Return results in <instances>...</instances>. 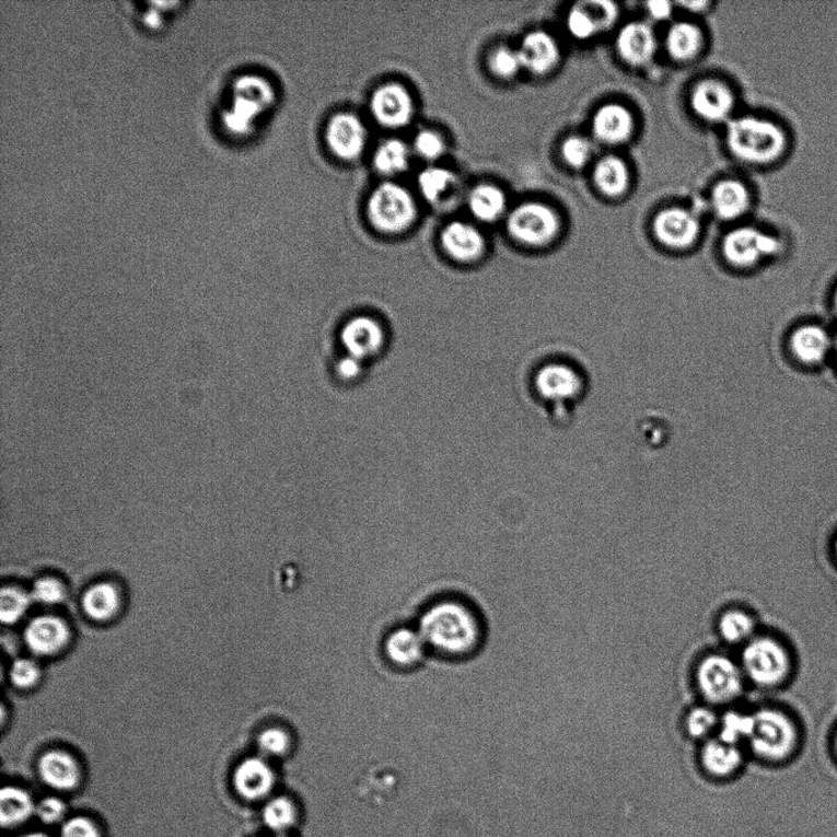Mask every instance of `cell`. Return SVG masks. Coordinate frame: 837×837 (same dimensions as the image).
Masks as SVG:
<instances>
[{
	"mask_svg": "<svg viewBox=\"0 0 837 837\" xmlns=\"http://www.w3.org/2000/svg\"><path fill=\"white\" fill-rule=\"evenodd\" d=\"M833 305H834V311H835V313L837 315V288H836V290L834 292Z\"/></svg>",
	"mask_w": 837,
	"mask_h": 837,
	"instance_id": "cell-54",
	"label": "cell"
},
{
	"mask_svg": "<svg viewBox=\"0 0 837 837\" xmlns=\"http://www.w3.org/2000/svg\"><path fill=\"white\" fill-rule=\"evenodd\" d=\"M701 43L702 37L699 27L689 23L673 25L666 38L669 54L676 60H689L696 57Z\"/></svg>",
	"mask_w": 837,
	"mask_h": 837,
	"instance_id": "cell-32",
	"label": "cell"
},
{
	"mask_svg": "<svg viewBox=\"0 0 837 837\" xmlns=\"http://www.w3.org/2000/svg\"><path fill=\"white\" fill-rule=\"evenodd\" d=\"M19 837H48V836L45 834L34 833V834H27V835H23Z\"/></svg>",
	"mask_w": 837,
	"mask_h": 837,
	"instance_id": "cell-53",
	"label": "cell"
},
{
	"mask_svg": "<svg viewBox=\"0 0 837 837\" xmlns=\"http://www.w3.org/2000/svg\"><path fill=\"white\" fill-rule=\"evenodd\" d=\"M420 635L427 646L461 656L477 648L481 628L472 611L458 602L445 601L425 612Z\"/></svg>",
	"mask_w": 837,
	"mask_h": 837,
	"instance_id": "cell-2",
	"label": "cell"
},
{
	"mask_svg": "<svg viewBox=\"0 0 837 837\" xmlns=\"http://www.w3.org/2000/svg\"><path fill=\"white\" fill-rule=\"evenodd\" d=\"M834 555L837 560V536L835 537V540H834Z\"/></svg>",
	"mask_w": 837,
	"mask_h": 837,
	"instance_id": "cell-55",
	"label": "cell"
},
{
	"mask_svg": "<svg viewBox=\"0 0 837 837\" xmlns=\"http://www.w3.org/2000/svg\"><path fill=\"white\" fill-rule=\"evenodd\" d=\"M523 68L531 73L543 75L559 62V47L556 39L545 32H533L525 36L518 49Z\"/></svg>",
	"mask_w": 837,
	"mask_h": 837,
	"instance_id": "cell-22",
	"label": "cell"
},
{
	"mask_svg": "<svg viewBox=\"0 0 837 837\" xmlns=\"http://www.w3.org/2000/svg\"><path fill=\"white\" fill-rule=\"evenodd\" d=\"M753 713L729 711L723 714L719 723V739L730 744L740 745L748 742L753 731Z\"/></svg>",
	"mask_w": 837,
	"mask_h": 837,
	"instance_id": "cell-37",
	"label": "cell"
},
{
	"mask_svg": "<svg viewBox=\"0 0 837 837\" xmlns=\"http://www.w3.org/2000/svg\"><path fill=\"white\" fill-rule=\"evenodd\" d=\"M833 356L836 362L837 367V334L834 336V349H833Z\"/></svg>",
	"mask_w": 837,
	"mask_h": 837,
	"instance_id": "cell-52",
	"label": "cell"
},
{
	"mask_svg": "<svg viewBox=\"0 0 837 837\" xmlns=\"http://www.w3.org/2000/svg\"><path fill=\"white\" fill-rule=\"evenodd\" d=\"M119 596L115 586L101 583L91 586L83 597L85 614L95 620H106L116 615Z\"/></svg>",
	"mask_w": 837,
	"mask_h": 837,
	"instance_id": "cell-33",
	"label": "cell"
},
{
	"mask_svg": "<svg viewBox=\"0 0 837 837\" xmlns=\"http://www.w3.org/2000/svg\"><path fill=\"white\" fill-rule=\"evenodd\" d=\"M699 221L686 209L670 208L662 210L653 220V232L666 247L684 249L696 243L699 237Z\"/></svg>",
	"mask_w": 837,
	"mask_h": 837,
	"instance_id": "cell-14",
	"label": "cell"
},
{
	"mask_svg": "<svg viewBox=\"0 0 837 837\" xmlns=\"http://www.w3.org/2000/svg\"><path fill=\"white\" fill-rule=\"evenodd\" d=\"M755 628L754 618L743 609H729L719 619L720 636L732 646L747 644L755 637Z\"/></svg>",
	"mask_w": 837,
	"mask_h": 837,
	"instance_id": "cell-34",
	"label": "cell"
},
{
	"mask_svg": "<svg viewBox=\"0 0 837 837\" xmlns=\"http://www.w3.org/2000/svg\"><path fill=\"white\" fill-rule=\"evenodd\" d=\"M712 209L722 220H736L744 216L751 206V196L743 183L726 179L718 183L711 194Z\"/></svg>",
	"mask_w": 837,
	"mask_h": 837,
	"instance_id": "cell-26",
	"label": "cell"
},
{
	"mask_svg": "<svg viewBox=\"0 0 837 837\" xmlns=\"http://www.w3.org/2000/svg\"><path fill=\"white\" fill-rule=\"evenodd\" d=\"M455 183L454 173L442 167L426 168L418 176V188H420L425 199L435 202L453 187Z\"/></svg>",
	"mask_w": 837,
	"mask_h": 837,
	"instance_id": "cell-38",
	"label": "cell"
},
{
	"mask_svg": "<svg viewBox=\"0 0 837 837\" xmlns=\"http://www.w3.org/2000/svg\"><path fill=\"white\" fill-rule=\"evenodd\" d=\"M832 749H833L834 758L837 762V729L834 732Z\"/></svg>",
	"mask_w": 837,
	"mask_h": 837,
	"instance_id": "cell-51",
	"label": "cell"
},
{
	"mask_svg": "<svg viewBox=\"0 0 837 837\" xmlns=\"http://www.w3.org/2000/svg\"><path fill=\"white\" fill-rule=\"evenodd\" d=\"M67 806L63 801L56 798H47L36 805L37 818L45 824H55L63 819Z\"/></svg>",
	"mask_w": 837,
	"mask_h": 837,
	"instance_id": "cell-48",
	"label": "cell"
},
{
	"mask_svg": "<svg viewBox=\"0 0 837 837\" xmlns=\"http://www.w3.org/2000/svg\"><path fill=\"white\" fill-rule=\"evenodd\" d=\"M720 720L717 712L708 707H698L689 711L686 719V729L693 739L708 737L719 729Z\"/></svg>",
	"mask_w": 837,
	"mask_h": 837,
	"instance_id": "cell-41",
	"label": "cell"
},
{
	"mask_svg": "<svg viewBox=\"0 0 837 837\" xmlns=\"http://www.w3.org/2000/svg\"><path fill=\"white\" fill-rule=\"evenodd\" d=\"M691 107L696 114L708 121L729 119L734 107L731 90L717 80H704L691 93Z\"/></svg>",
	"mask_w": 837,
	"mask_h": 837,
	"instance_id": "cell-18",
	"label": "cell"
},
{
	"mask_svg": "<svg viewBox=\"0 0 837 837\" xmlns=\"http://www.w3.org/2000/svg\"><path fill=\"white\" fill-rule=\"evenodd\" d=\"M753 719L747 743L755 758L770 765H783L794 759L801 748L802 734L789 712L764 707L753 712Z\"/></svg>",
	"mask_w": 837,
	"mask_h": 837,
	"instance_id": "cell-3",
	"label": "cell"
},
{
	"mask_svg": "<svg viewBox=\"0 0 837 837\" xmlns=\"http://www.w3.org/2000/svg\"><path fill=\"white\" fill-rule=\"evenodd\" d=\"M597 188L611 198L620 197L629 186V171L626 162L617 156H606L597 162L594 170Z\"/></svg>",
	"mask_w": 837,
	"mask_h": 837,
	"instance_id": "cell-29",
	"label": "cell"
},
{
	"mask_svg": "<svg viewBox=\"0 0 837 837\" xmlns=\"http://www.w3.org/2000/svg\"><path fill=\"white\" fill-rule=\"evenodd\" d=\"M508 231L525 246L544 247L557 237L559 219L545 204L526 202L510 213Z\"/></svg>",
	"mask_w": 837,
	"mask_h": 837,
	"instance_id": "cell-9",
	"label": "cell"
},
{
	"mask_svg": "<svg viewBox=\"0 0 837 837\" xmlns=\"http://www.w3.org/2000/svg\"><path fill=\"white\" fill-rule=\"evenodd\" d=\"M744 755L740 745L720 739L708 741L700 751L701 767L714 779H731L741 770Z\"/></svg>",
	"mask_w": 837,
	"mask_h": 837,
	"instance_id": "cell-21",
	"label": "cell"
},
{
	"mask_svg": "<svg viewBox=\"0 0 837 837\" xmlns=\"http://www.w3.org/2000/svg\"><path fill=\"white\" fill-rule=\"evenodd\" d=\"M38 772L49 788L59 791L74 789L80 780L78 763L66 752H48L38 763Z\"/></svg>",
	"mask_w": 837,
	"mask_h": 837,
	"instance_id": "cell-25",
	"label": "cell"
},
{
	"mask_svg": "<svg viewBox=\"0 0 837 837\" xmlns=\"http://www.w3.org/2000/svg\"><path fill=\"white\" fill-rule=\"evenodd\" d=\"M658 48L652 28L642 23H631L620 30L617 37L618 54L627 63L641 67L650 62Z\"/></svg>",
	"mask_w": 837,
	"mask_h": 837,
	"instance_id": "cell-20",
	"label": "cell"
},
{
	"mask_svg": "<svg viewBox=\"0 0 837 837\" xmlns=\"http://www.w3.org/2000/svg\"><path fill=\"white\" fill-rule=\"evenodd\" d=\"M442 248L457 264L473 265L484 258L486 240L473 224L462 221L449 223L441 236Z\"/></svg>",
	"mask_w": 837,
	"mask_h": 837,
	"instance_id": "cell-15",
	"label": "cell"
},
{
	"mask_svg": "<svg viewBox=\"0 0 837 837\" xmlns=\"http://www.w3.org/2000/svg\"><path fill=\"white\" fill-rule=\"evenodd\" d=\"M233 782L243 799L255 801L270 793L275 776L267 762L249 758L239 765Z\"/></svg>",
	"mask_w": 837,
	"mask_h": 837,
	"instance_id": "cell-23",
	"label": "cell"
},
{
	"mask_svg": "<svg viewBox=\"0 0 837 837\" xmlns=\"http://www.w3.org/2000/svg\"><path fill=\"white\" fill-rule=\"evenodd\" d=\"M696 678L704 699L717 706L739 699L747 681L740 663L720 653H711L699 662Z\"/></svg>",
	"mask_w": 837,
	"mask_h": 837,
	"instance_id": "cell-7",
	"label": "cell"
},
{
	"mask_svg": "<svg viewBox=\"0 0 837 837\" xmlns=\"http://www.w3.org/2000/svg\"><path fill=\"white\" fill-rule=\"evenodd\" d=\"M533 385L540 399L558 405L574 403L585 392L584 375L577 367L566 362L540 365Z\"/></svg>",
	"mask_w": 837,
	"mask_h": 837,
	"instance_id": "cell-11",
	"label": "cell"
},
{
	"mask_svg": "<svg viewBox=\"0 0 837 837\" xmlns=\"http://www.w3.org/2000/svg\"><path fill=\"white\" fill-rule=\"evenodd\" d=\"M491 69L497 77L509 79L515 77L523 69V63L518 50L502 47L492 55Z\"/></svg>",
	"mask_w": 837,
	"mask_h": 837,
	"instance_id": "cell-43",
	"label": "cell"
},
{
	"mask_svg": "<svg viewBox=\"0 0 837 837\" xmlns=\"http://www.w3.org/2000/svg\"><path fill=\"white\" fill-rule=\"evenodd\" d=\"M651 18L662 22L672 15V4L669 2H650L647 4Z\"/></svg>",
	"mask_w": 837,
	"mask_h": 837,
	"instance_id": "cell-50",
	"label": "cell"
},
{
	"mask_svg": "<svg viewBox=\"0 0 837 837\" xmlns=\"http://www.w3.org/2000/svg\"><path fill=\"white\" fill-rule=\"evenodd\" d=\"M325 137L333 154L350 161L362 154L365 148L367 130L359 117L351 114H338L329 120Z\"/></svg>",
	"mask_w": 837,
	"mask_h": 837,
	"instance_id": "cell-16",
	"label": "cell"
},
{
	"mask_svg": "<svg viewBox=\"0 0 837 837\" xmlns=\"http://www.w3.org/2000/svg\"><path fill=\"white\" fill-rule=\"evenodd\" d=\"M10 678L19 688H30L39 678V670L34 661L18 660L10 670Z\"/></svg>",
	"mask_w": 837,
	"mask_h": 837,
	"instance_id": "cell-47",
	"label": "cell"
},
{
	"mask_svg": "<svg viewBox=\"0 0 837 837\" xmlns=\"http://www.w3.org/2000/svg\"><path fill=\"white\" fill-rule=\"evenodd\" d=\"M561 155L569 166L583 168L594 155V146L584 137H570L561 146Z\"/></svg>",
	"mask_w": 837,
	"mask_h": 837,
	"instance_id": "cell-42",
	"label": "cell"
},
{
	"mask_svg": "<svg viewBox=\"0 0 837 837\" xmlns=\"http://www.w3.org/2000/svg\"><path fill=\"white\" fill-rule=\"evenodd\" d=\"M259 748L264 754L278 757L290 747V737L281 729H269L264 731L258 740Z\"/></svg>",
	"mask_w": 837,
	"mask_h": 837,
	"instance_id": "cell-46",
	"label": "cell"
},
{
	"mask_svg": "<svg viewBox=\"0 0 837 837\" xmlns=\"http://www.w3.org/2000/svg\"><path fill=\"white\" fill-rule=\"evenodd\" d=\"M32 598L38 604L57 605L65 598V589L56 579H39L34 585Z\"/></svg>",
	"mask_w": 837,
	"mask_h": 837,
	"instance_id": "cell-45",
	"label": "cell"
},
{
	"mask_svg": "<svg viewBox=\"0 0 837 837\" xmlns=\"http://www.w3.org/2000/svg\"><path fill=\"white\" fill-rule=\"evenodd\" d=\"M410 162V150L404 141L390 139L376 149L374 154V166L386 176L399 175L408 167Z\"/></svg>",
	"mask_w": 837,
	"mask_h": 837,
	"instance_id": "cell-35",
	"label": "cell"
},
{
	"mask_svg": "<svg viewBox=\"0 0 837 837\" xmlns=\"http://www.w3.org/2000/svg\"><path fill=\"white\" fill-rule=\"evenodd\" d=\"M789 349L793 359L806 367L823 364L833 354L834 336L823 325H800L790 335Z\"/></svg>",
	"mask_w": 837,
	"mask_h": 837,
	"instance_id": "cell-13",
	"label": "cell"
},
{
	"mask_svg": "<svg viewBox=\"0 0 837 837\" xmlns=\"http://www.w3.org/2000/svg\"><path fill=\"white\" fill-rule=\"evenodd\" d=\"M60 837H100L95 824L84 816H74L62 826Z\"/></svg>",
	"mask_w": 837,
	"mask_h": 837,
	"instance_id": "cell-49",
	"label": "cell"
},
{
	"mask_svg": "<svg viewBox=\"0 0 837 837\" xmlns=\"http://www.w3.org/2000/svg\"><path fill=\"white\" fill-rule=\"evenodd\" d=\"M468 208L477 220L495 222L504 216L505 194L496 186H478L469 194Z\"/></svg>",
	"mask_w": 837,
	"mask_h": 837,
	"instance_id": "cell-30",
	"label": "cell"
},
{
	"mask_svg": "<svg viewBox=\"0 0 837 837\" xmlns=\"http://www.w3.org/2000/svg\"><path fill=\"white\" fill-rule=\"evenodd\" d=\"M369 217L376 230L400 233L411 226L417 216L410 193L396 183L386 182L375 188L369 200Z\"/></svg>",
	"mask_w": 837,
	"mask_h": 837,
	"instance_id": "cell-8",
	"label": "cell"
},
{
	"mask_svg": "<svg viewBox=\"0 0 837 837\" xmlns=\"http://www.w3.org/2000/svg\"><path fill=\"white\" fill-rule=\"evenodd\" d=\"M782 248V243L754 228H740L731 231L722 243L724 258L741 269L757 267L764 260L775 257Z\"/></svg>",
	"mask_w": 837,
	"mask_h": 837,
	"instance_id": "cell-10",
	"label": "cell"
},
{
	"mask_svg": "<svg viewBox=\"0 0 837 837\" xmlns=\"http://www.w3.org/2000/svg\"><path fill=\"white\" fill-rule=\"evenodd\" d=\"M740 665L745 679L754 686L775 689L791 678L793 658L782 640L762 635L744 646Z\"/></svg>",
	"mask_w": 837,
	"mask_h": 837,
	"instance_id": "cell-6",
	"label": "cell"
},
{
	"mask_svg": "<svg viewBox=\"0 0 837 837\" xmlns=\"http://www.w3.org/2000/svg\"><path fill=\"white\" fill-rule=\"evenodd\" d=\"M635 120L630 112L618 104L602 106L592 120V131L606 144H620L631 136Z\"/></svg>",
	"mask_w": 837,
	"mask_h": 837,
	"instance_id": "cell-24",
	"label": "cell"
},
{
	"mask_svg": "<svg viewBox=\"0 0 837 837\" xmlns=\"http://www.w3.org/2000/svg\"><path fill=\"white\" fill-rule=\"evenodd\" d=\"M264 823L274 832L289 829L295 819V810L292 802L284 798L274 799L263 811Z\"/></svg>",
	"mask_w": 837,
	"mask_h": 837,
	"instance_id": "cell-40",
	"label": "cell"
},
{
	"mask_svg": "<svg viewBox=\"0 0 837 837\" xmlns=\"http://www.w3.org/2000/svg\"><path fill=\"white\" fill-rule=\"evenodd\" d=\"M371 111L377 124L391 128H403L414 116V101L400 84H385L377 88L371 98Z\"/></svg>",
	"mask_w": 837,
	"mask_h": 837,
	"instance_id": "cell-12",
	"label": "cell"
},
{
	"mask_svg": "<svg viewBox=\"0 0 837 837\" xmlns=\"http://www.w3.org/2000/svg\"><path fill=\"white\" fill-rule=\"evenodd\" d=\"M275 89L263 75L232 69L222 77L213 96V112L223 135L243 139L257 129L275 104Z\"/></svg>",
	"mask_w": 837,
	"mask_h": 837,
	"instance_id": "cell-1",
	"label": "cell"
},
{
	"mask_svg": "<svg viewBox=\"0 0 837 837\" xmlns=\"http://www.w3.org/2000/svg\"><path fill=\"white\" fill-rule=\"evenodd\" d=\"M127 13L132 22L148 33H159L166 28L178 10L185 7L182 2H127Z\"/></svg>",
	"mask_w": 837,
	"mask_h": 837,
	"instance_id": "cell-27",
	"label": "cell"
},
{
	"mask_svg": "<svg viewBox=\"0 0 837 837\" xmlns=\"http://www.w3.org/2000/svg\"><path fill=\"white\" fill-rule=\"evenodd\" d=\"M25 641L36 655L48 656L62 650L69 641V629L62 619L44 616L30 623Z\"/></svg>",
	"mask_w": 837,
	"mask_h": 837,
	"instance_id": "cell-19",
	"label": "cell"
},
{
	"mask_svg": "<svg viewBox=\"0 0 837 837\" xmlns=\"http://www.w3.org/2000/svg\"><path fill=\"white\" fill-rule=\"evenodd\" d=\"M425 648L426 642L420 631L411 629L395 630L385 642L386 655L402 667L417 665L425 655Z\"/></svg>",
	"mask_w": 837,
	"mask_h": 837,
	"instance_id": "cell-28",
	"label": "cell"
},
{
	"mask_svg": "<svg viewBox=\"0 0 837 837\" xmlns=\"http://www.w3.org/2000/svg\"><path fill=\"white\" fill-rule=\"evenodd\" d=\"M32 595H27L26 592L7 588L2 591L0 596V618L4 625H14L20 618H22L30 605H32Z\"/></svg>",
	"mask_w": 837,
	"mask_h": 837,
	"instance_id": "cell-39",
	"label": "cell"
},
{
	"mask_svg": "<svg viewBox=\"0 0 837 837\" xmlns=\"http://www.w3.org/2000/svg\"><path fill=\"white\" fill-rule=\"evenodd\" d=\"M416 154L427 161H435L444 154L445 144L441 136L432 130L418 132L414 141Z\"/></svg>",
	"mask_w": 837,
	"mask_h": 837,
	"instance_id": "cell-44",
	"label": "cell"
},
{
	"mask_svg": "<svg viewBox=\"0 0 837 837\" xmlns=\"http://www.w3.org/2000/svg\"><path fill=\"white\" fill-rule=\"evenodd\" d=\"M35 810L32 795L22 789L4 788L0 793V821L4 828L24 823Z\"/></svg>",
	"mask_w": 837,
	"mask_h": 837,
	"instance_id": "cell-31",
	"label": "cell"
},
{
	"mask_svg": "<svg viewBox=\"0 0 837 837\" xmlns=\"http://www.w3.org/2000/svg\"><path fill=\"white\" fill-rule=\"evenodd\" d=\"M335 339L340 352L372 365L390 352L393 332L383 314L357 311L345 316L336 329Z\"/></svg>",
	"mask_w": 837,
	"mask_h": 837,
	"instance_id": "cell-5",
	"label": "cell"
},
{
	"mask_svg": "<svg viewBox=\"0 0 837 837\" xmlns=\"http://www.w3.org/2000/svg\"><path fill=\"white\" fill-rule=\"evenodd\" d=\"M618 10L611 2H585L570 10L567 26L571 36L589 39L616 23Z\"/></svg>",
	"mask_w": 837,
	"mask_h": 837,
	"instance_id": "cell-17",
	"label": "cell"
},
{
	"mask_svg": "<svg viewBox=\"0 0 837 837\" xmlns=\"http://www.w3.org/2000/svg\"><path fill=\"white\" fill-rule=\"evenodd\" d=\"M728 144L734 156L753 163L770 165L779 161L789 149V137L775 121L744 116L730 121Z\"/></svg>",
	"mask_w": 837,
	"mask_h": 837,
	"instance_id": "cell-4",
	"label": "cell"
},
{
	"mask_svg": "<svg viewBox=\"0 0 837 837\" xmlns=\"http://www.w3.org/2000/svg\"><path fill=\"white\" fill-rule=\"evenodd\" d=\"M372 365L347 353H336L330 364L333 380L344 386L359 385L367 380Z\"/></svg>",
	"mask_w": 837,
	"mask_h": 837,
	"instance_id": "cell-36",
	"label": "cell"
}]
</instances>
